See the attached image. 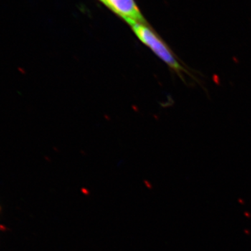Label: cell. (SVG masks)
<instances>
[{"label": "cell", "mask_w": 251, "mask_h": 251, "mask_svg": "<svg viewBox=\"0 0 251 251\" xmlns=\"http://www.w3.org/2000/svg\"><path fill=\"white\" fill-rule=\"evenodd\" d=\"M130 26L138 39L145 46H148L181 80L185 81V75L195 79L192 73L185 65L184 63L180 60L169 46L152 28L150 27L148 23H137L130 25Z\"/></svg>", "instance_id": "6da1fadb"}, {"label": "cell", "mask_w": 251, "mask_h": 251, "mask_svg": "<svg viewBox=\"0 0 251 251\" xmlns=\"http://www.w3.org/2000/svg\"><path fill=\"white\" fill-rule=\"evenodd\" d=\"M101 2L129 25L137 23H146L135 0H101Z\"/></svg>", "instance_id": "7a4b0ae2"}, {"label": "cell", "mask_w": 251, "mask_h": 251, "mask_svg": "<svg viewBox=\"0 0 251 251\" xmlns=\"http://www.w3.org/2000/svg\"><path fill=\"white\" fill-rule=\"evenodd\" d=\"M99 1H101V0H99Z\"/></svg>", "instance_id": "3957f363"}]
</instances>
